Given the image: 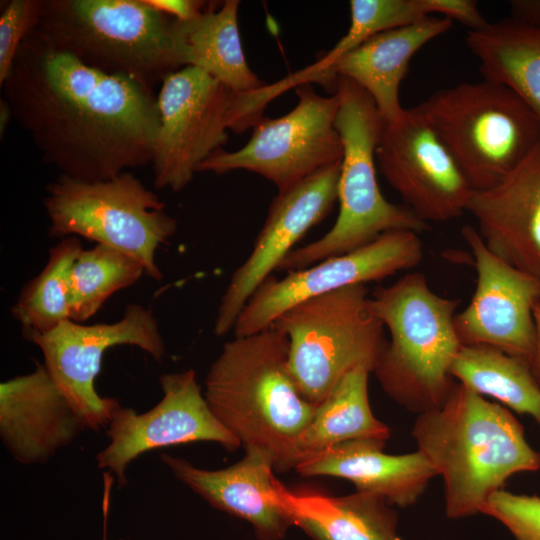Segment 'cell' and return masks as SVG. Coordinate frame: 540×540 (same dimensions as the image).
I'll list each match as a JSON object with an SVG mask.
<instances>
[{"mask_svg": "<svg viewBox=\"0 0 540 540\" xmlns=\"http://www.w3.org/2000/svg\"><path fill=\"white\" fill-rule=\"evenodd\" d=\"M340 171L341 161L278 192L252 251L233 272L221 297L214 322L215 335L224 336L234 328L257 288L278 269L306 232L331 212L338 200Z\"/></svg>", "mask_w": 540, "mask_h": 540, "instance_id": "obj_17", "label": "cell"}, {"mask_svg": "<svg viewBox=\"0 0 540 540\" xmlns=\"http://www.w3.org/2000/svg\"><path fill=\"white\" fill-rule=\"evenodd\" d=\"M483 79L514 92L540 120V26L509 19L488 22L465 36Z\"/></svg>", "mask_w": 540, "mask_h": 540, "instance_id": "obj_24", "label": "cell"}, {"mask_svg": "<svg viewBox=\"0 0 540 540\" xmlns=\"http://www.w3.org/2000/svg\"><path fill=\"white\" fill-rule=\"evenodd\" d=\"M473 190L493 187L540 141V120L507 87L483 79L441 89L416 106Z\"/></svg>", "mask_w": 540, "mask_h": 540, "instance_id": "obj_8", "label": "cell"}, {"mask_svg": "<svg viewBox=\"0 0 540 540\" xmlns=\"http://www.w3.org/2000/svg\"><path fill=\"white\" fill-rule=\"evenodd\" d=\"M104 478V493H103V517H104V536L103 540H107L106 538V524L108 520V514H109V507H110V492L112 483L114 481L113 475L109 472H105L103 474Z\"/></svg>", "mask_w": 540, "mask_h": 540, "instance_id": "obj_37", "label": "cell"}, {"mask_svg": "<svg viewBox=\"0 0 540 540\" xmlns=\"http://www.w3.org/2000/svg\"><path fill=\"white\" fill-rule=\"evenodd\" d=\"M370 373L363 366L352 369L315 406L313 416L298 440L299 459L351 440L386 441L390 437L389 427L374 416L370 407Z\"/></svg>", "mask_w": 540, "mask_h": 540, "instance_id": "obj_26", "label": "cell"}, {"mask_svg": "<svg viewBox=\"0 0 540 540\" xmlns=\"http://www.w3.org/2000/svg\"><path fill=\"white\" fill-rule=\"evenodd\" d=\"M35 31L89 67L151 87L188 66L185 22L145 0H43Z\"/></svg>", "mask_w": 540, "mask_h": 540, "instance_id": "obj_4", "label": "cell"}, {"mask_svg": "<svg viewBox=\"0 0 540 540\" xmlns=\"http://www.w3.org/2000/svg\"><path fill=\"white\" fill-rule=\"evenodd\" d=\"M1 87L13 119L60 175L101 181L152 164L160 125L154 87L89 67L35 29Z\"/></svg>", "mask_w": 540, "mask_h": 540, "instance_id": "obj_1", "label": "cell"}, {"mask_svg": "<svg viewBox=\"0 0 540 540\" xmlns=\"http://www.w3.org/2000/svg\"><path fill=\"white\" fill-rule=\"evenodd\" d=\"M287 336L273 326L226 342L211 365L204 397L244 448H260L275 470L294 469L298 440L315 406L298 391L288 368Z\"/></svg>", "mask_w": 540, "mask_h": 540, "instance_id": "obj_3", "label": "cell"}, {"mask_svg": "<svg viewBox=\"0 0 540 540\" xmlns=\"http://www.w3.org/2000/svg\"><path fill=\"white\" fill-rule=\"evenodd\" d=\"M412 436L443 478L452 519L480 513L512 475L540 469V452L512 413L458 382L441 407L418 414Z\"/></svg>", "mask_w": 540, "mask_h": 540, "instance_id": "obj_2", "label": "cell"}, {"mask_svg": "<svg viewBox=\"0 0 540 540\" xmlns=\"http://www.w3.org/2000/svg\"><path fill=\"white\" fill-rule=\"evenodd\" d=\"M376 161L386 181L422 221L448 222L467 212L473 192L457 162L417 107L385 123Z\"/></svg>", "mask_w": 540, "mask_h": 540, "instance_id": "obj_14", "label": "cell"}, {"mask_svg": "<svg viewBox=\"0 0 540 540\" xmlns=\"http://www.w3.org/2000/svg\"><path fill=\"white\" fill-rule=\"evenodd\" d=\"M143 265L115 248L97 244L78 254L69 277V319L82 323L115 292L136 283Z\"/></svg>", "mask_w": 540, "mask_h": 540, "instance_id": "obj_29", "label": "cell"}, {"mask_svg": "<svg viewBox=\"0 0 540 540\" xmlns=\"http://www.w3.org/2000/svg\"><path fill=\"white\" fill-rule=\"evenodd\" d=\"M369 304L390 335L372 372L383 391L417 414L441 407L457 383L450 368L461 346L454 326L460 300L438 295L412 272L377 287Z\"/></svg>", "mask_w": 540, "mask_h": 540, "instance_id": "obj_5", "label": "cell"}, {"mask_svg": "<svg viewBox=\"0 0 540 540\" xmlns=\"http://www.w3.org/2000/svg\"><path fill=\"white\" fill-rule=\"evenodd\" d=\"M538 423L540 424V420L538 421Z\"/></svg>", "mask_w": 540, "mask_h": 540, "instance_id": "obj_39", "label": "cell"}, {"mask_svg": "<svg viewBox=\"0 0 540 540\" xmlns=\"http://www.w3.org/2000/svg\"><path fill=\"white\" fill-rule=\"evenodd\" d=\"M423 256L419 234L397 230L351 252L290 271L281 279L271 275L243 307L233 328L234 335L243 337L265 330L280 314L304 300L414 268Z\"/></svg>", "mask_w": 540, "mask_h": 540, "instance_id": "obj_13", "label": "cell"}, {"mask_svg": "<svg viewBox=\"0 0 540 540\" xmlns=\"http://www.w3.org/2000/svg\"><path fill=\"white\" fill-rule=\"evenodd\" d=\"M24 336L39 347L56 384L86 428L94 431L108 425L119 405L114 398L101 397L94 386L105 351L136 346L159 362L166 351L151 309L140 304L127 305L114 323L83 325L68 319L47 333Z\"/></svg>", "mask_w": 540, "mask_h": 540, "instance_id": "obj_12", "label": "cell"}, {"mask_svg": "<svg viewBox=\"0 0 540 540\" xmlns=\"http://www.w3.org/2000/svg\"><path fill=\"white\" fill-rule=\"evenodd\" d=\"M43 205L51 237H83L115 248L139 261L149 277L162 279L156 252L173 237L177 221L129 171L101 181L60 175L47 185Z\"/></svg>", "mask_w": 540, "mask_h": 540, "instance_id": "obj_10", "label": "cell"}, {"mask_svg": "<svg viewBox=\"0 0 540 540\" xmlns=\"http://www.w3.org/2000/svg\"><path fill=\"white\" fill-rule=\"evenodd\" d=\"M43 0L8 1L0 15V86L11 70L24 39L35 29Z\"/></svg>", "mask_w": 540, "mask_h": 540, "instance_id": "obj_32", "label": "cell"}, {"mask_svg": "<svg viewBox=\"0 0 540 540\" xmlns=\"http://www.w3.org/2000/svg\"><path fill=\"white\" fill-rule=\"evenodd\" d=\"M159 381L163 396L158 404L144 413L119 404L107 425L109 443L96 460L120 486L127 482V466L147 451L198 441L228 451L241 446L211 411L194 370L166 373Z\"/></svg>", "mask_w": 540, "mask_h": 540, "instance_id": "obj_15", "label": "cell"}, {"mask_svg": "<svg viewBox=\"0 0 540 540\" xmlns=\"http://www.w3.org/2000/svg\"><path fill=\"white\" fill-rule=\"evenodd\" d=\"M297 105L278 118L263 117L240 149L214 151L196 172L225 174L246 170L287 190L318 171L340 162L343 143L335 126L339 98L322 96L311 83L295 87Z\"/></svg>", "mask_w": 540, "mask_h": 540, "instance_id": "obj_11", "label": "cell"}, {"mask_svg": "<svg viewBox=\"0 0 540 540\" xmlns=\"http://www.w3.org/2000/svg\"><path fill=\"white\" fill-rule=\"evenodd\" d=\"M13 119V112L5 98L0 99V136L3 139V135L9 125V122Z\"/></svg>", "mask_w": 540, "mask_h": 540, "instance_id": "obj_38", "label": "cell"}, {"mask_svg": "<svg viewBox=\"0 0 540 540\" xmlns=\"http://www.w3.org/2000/svg\"><path fill=\"white\" fill-rule=\"evenodd\" d=\"M473 256L476 287L454 318L461 345H486L531 363L535 347L533 309L540 301V278L494 255L471 226L461 229Z\"/></svg>", "mask_w": 540, "mask_h": 540, "instance_id": "obj_16", "label": "cell"}, {"mask_svg": "<svg viewBox=\"0 0 540 540\" xmlns=\"http://www.w3.org/2000/svg\"><path fill=\"white\" fill-rule=\"evenodd\" d=\"M533 320L535 328V347L531 368L536 381L540 385V301L537 302L533 309Z\"/></svg>", "mask_w": 540, "mask_h": 540, "instance_id": "obj_36", "label": "cell"}, {"mask_svg": "<svg viewBox=\"0 0 540 540\" xmlns=\"http://www.w3.org/2000/svg\"><path fill=\"white\" fill-rule=\"evenodd\" d=\"M385 441L357 439L300 457L294 470L301 476H332L352 482L356 491L384 497L390 505L408 507L423 495L435 468L420 452L391 455Z\"/></svg>", "mask_w": 540, "mask_h": 540, "instance_id": "obj_22", "label": "cell"}, {"mask_svg": "<svg viewBox=\"0 0 540 540\" xmlns=\"http://www.w3.org/2000/svg\"><path fill=\"white\" fill-rule=\"evenodd\" d=\"M233 465L207 470L183 458L161 456L173 475L212 507L250 523L259 540H281L292 523L276 491L273 456L260 448H244Z\"/></svg>", "mask_w": 540, "mask_h": 540, "instance_id": "obj_21", "label": "cell"}, {"mask_svg": "<svg viewBox=\"0 0 540 540\" xmlns=\"http://www.w3.org/2000/svg\"><path fill=\"white\" fill-rule=\"evenodd\" d=\"M350 26L317 65L324 66L381 32L428 17L422 0H351Z\"/></svg>", "mask_w": 540, "mask_h": 540, "instance_id": "obj_30", "label": "cell"}, {"mask_svg": "<svg viewBox=\"0 0 540 540\" xmlns=\"http://www.w3.org/2000/svg\"><path fill=\"white\" fill-rule=\"evenodd\" d=\"M339 98L335 126L343 143L338 185L339 213L318 240L293 249L278 271H295L363 247L386 232L430 230L406 205L389 202L378 185L376 148L384 126L374 101L359 85L337 77Z\"/></svg>", "mask_w": 540, "mask_h": 540, "instance_id": "obj_6", "label": "cell"}, {"mask_svg": "<svg viewBox=\"0 0 540 540\" xmlns=\"http://www.w3.org/2000/svg\"><path fill=\"white\" fill-rule=\"evenodd\" d=\"M467 212L494 255L540 278V141L499 183L473 190Z\"/></svg>", "mask_w": 540, "mask_h": 540, "instance_id": "obj_18", "label": "cell"}, {"mask_svg": "<svg viewBox=\"0 0 540 540\" xmlns=\"http://www.w3.org/2000/svg\"><path fill=\"white\" fill-rule=\"evenodd\" d=\"M86 426L46 365L0 384V436L19 463H45Z\"/></svg>", "mask_w": 540, "mask_h": 540, "instance_id": "obj_19", "label": "cell"}, {"mask_svg": "<svg viewBox=\"0 0 540 540\" xmlns=\"http://www.w3.org/2000/svg\"><path fill=\"white\" fill-rule=\"evenodd\" d=\"M369 298L366 285L348 286L297 303L272 323L288 338L289 374L310 403L356 367L373 372L387 339Z\"/></svg>", "mask_w": 540, "mask_h": 540, "instance_id": "obj_9", "label": "cell"}, {"mask_svg": "<svg viewBox=\"0 0 540 540\" xmlns=\"http://www.w3.org/2000/svg\"><path fill=\"white\" fill-rule=\"evenodd\" d=\"M450 374L473 392L540 420V385L529 361L491 346L461 345Z\"/></svg>", "mask_w": 540, "mask_h": 540, "instance_id": "obj_27", "label": "cell"}, {"mask_svg": "<svg viewBox=\"0 0 540 540\" xmlns=\"http://www.w3.org/2000/svg\"><path fill=\"white\" fill-rule=\"evenodd\" d=\"M511 19L529 26H540V0L510 2Z\"/></svg>", "mask_w": 540, "mask_h": 540, "instance_id": "obj_35", "label": "cell"}, {"mask_svg": "<svg viewBox=\"0 0 540 540\" xmlns=\"http://www.w3.org/2000/svg\"><path fill=\"white\" fill-rule=\"evenodd\" d=\"M422 4L427 16L437 13L467 26L469 30L479 29L489 22L473 0H422Z\"/></svg>", "mask_w": 540, "mask_h": 540, "instance_id": "obj_33", "label": "cell"}, {"mask_svg": "<svg viewBox=\"0 0 540 540\" xmlns=\"http://www.w3.org/2000/svg\"><path fill=\"white\" fill-rule=\"evenodd\" d=\"M155 9L180 21H189L204 11H206L213 2L198 0H145Z\"/></svg>", "mask_w": 540, "mask_h": 540, "instance_id": "obj_34", "label": "cell"}, {"mask_svg": "<svg viewBox=\"0 0 540 540\" xmlns=\"http://www.w3.org/2000/svg\"><path fill=\"white\" fill-rule=\"evenodd\" d=\"M82 249L76 236L60 239L41 272L23 287L11 311L24 335L47 333L69 319L70 271Z\"/></svg>", "mask_w": 540, "mask_h": 540, "instance_id": "obj_28", "label": "cell"}, {"mask_svg": "<svg viewBox=\"0 0 540 540\" xmlns=\"http://www.w3.org/2000/svg\"><path fill=\"white\" fill-rule=\"evenodd\" d=\"M238 0L212 5L196 18L184 21L188 66L207 73L229 89L249 93L264 88L250 69L238 26Z\"/></svg>", "mask_w": 540, "mask_h": 540, "instance_id": "obj_25", "label": "cell"}, {"mask_svg": "<svg viewBox=\"0 0 540 540\" xmlns=\"http://www.w3.org/2000/svg\"><path fill=\"white\" fill-rule=\"evenodd\" d=\"M276 491L292 525L313 540H400L397 514L380 495L295 493L278 479Z\"/></svg>", "mask_w": 540, "mask_h": 540, "instance_id": "obj_23", "label": "cell"}, {"mask_svg": "<svg viewBox=\"0 0 540 540\" xmlns=\"http://www.w3.org/2000/svg\"><path fill=\"white\" fill-rule=\"evenodd\" d=\"M283 91L279 81L254 92H235L192 66L169 74L157 94L154 186L184 189L198 166L228 141V130L242 133L253 128L268 103Z\"/></svg>", "mask_w": 540, "mask_h": 540, "instance_id": "obj_7", "label": "cell"}, {"mask_svg": "<svg viewBox=\"0 0 540 540\" xmlns=\"http://www.w3.org/2000/svg\"><path fill=\"white\" fill-rule=\"evenodd\" d=\"M452 21L428 16L416 23L381 32L327 65L305 69L310 82L335 88L337 77H345L365 90L385 123L404 113L399 98L412 57L428 42L447 32Z\"/></svg>", "mask_w": 540, "mask_h": 540, "instance_id": "obj_20", "label": "cell"}, {"mask_svg": "<svg viewBox=\"0 0 540 540\" xmlns=\"http://www.w3.org/2000/svg\"><path fill=\"white\" fill-rule=\"evenodd\" d=\"M480 513L500 521L516 540H540V497L536 495L500 489L487 499Z\"/></svg>", "mask_w": 540, "mask_h": 540, "instance_id": "obj_31", "label": "cell"}]
</instances>
